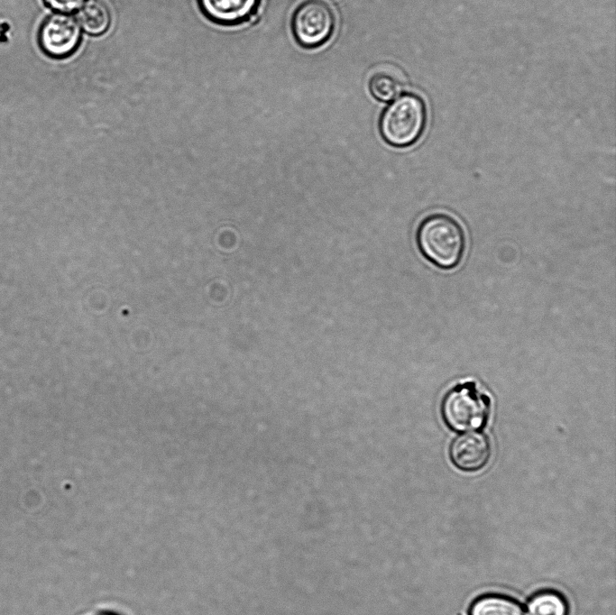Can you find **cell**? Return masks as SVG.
<instances>
[{"label":"cell","instance_id":"obj_6","mask_svg":"<svg viewBox=\"0 0 616 615\" xmlns=\"http://www.w3.org/2000/svg\"><path fill=\"white\" fill-rule=\"evenodd\" d=\"M492 455L489 438L480 432H469L455 437L449 446V458L459 470L473 473L483 469Z\"/></svg>","mask_w":616,"mask_h":615},{"label":"cell","instance_id":"obj_5","mask_svg":"<svg viewBox=\"0 0 616 615\" xmlns=\"http://www.w3.org/2000/svg\"><path fill=\"white\" fill-rule=\"evenodd\" d=\"M83 34L75 14L53 12L41 24L39 45L48 57L64 60L78 51Z\"/></svg>","mask_w":616,"mask_h":615},{"label":"cell","instance_id":"obj_4","mask_svg":"<svg viewBox=\"0 0 616 615\" xmlns=\"http://www.w3.org/2000/svg\"><path fill=\"white\" fill-rule=\"evenodd\" d=\"M336 25L335 14L322 0H306L293 12L291 31L303 48L321 46L331 37Z\"/></svg>","mask_w":616,"mask_h":615},{"label":"cell","instance_id":"obj_9","mask_svg":"<svg viewBox=\"0 0 616 615\" xmlns=\"http://www.w3.org/2000/svg\"><path fill=\"white\" fill-rule=\"evenodd\" d=\"M469 615H526V612L515 599L491 593L478 597L472 603Z\"/></svg>","mask_w":616,"mask_h":615},{"label":"cell","instance_id":"obj_13","mask_svg":"<svg viewBox=\"0 0 616 615\" xmlns=\"http://www.w3.org/2000/svg\"><path fill=\"white\" fill-rule=\"evenodd\" d=\"M97 615H116V614L111 613V612H103V613H100V614H97Z\"/></svg>","mask_w":616,"mask_h":615},{"label":"cell","instance_id":"obj_12","mask_svg":"<svg viewBox=\"0 0 616 615\" xmlns=\"http://www.w3.org/2000/svg\"><path fill=\"white\" fill-rule=\"evenodd\" d=\"M53 12L75 14L86 0H43Z\"/></svg>","mask_w":616,"mask_h":615},{"label":"cell","instance_id":"obj_10","mask_svg":"<svg viewBox=\"0 0 616 615\" xmlns=\"http://www.w3.org/2000/svg\"><path fill=\"white\" fill-rule=\"evenodd\" d=\"M529 615H568L569 607L565 598L554 590L536 592L528 601Z\"/></svg>","mask_w":616,"mask_h":615},{"label":"cell","instance_id":"obj_8","mask_svg":"<svg viewBox=\"0 0 616 615\" xmlns=\"http://www.w3.org/2000/svg\"><path fill=\"white\" fill-rule=\"evenodd\" d=\"M79 26L90 37L105 35L112 24V14L103 0H86L75 13Z\"/></svg>","mask_w":616,"mask_h":615},{"label":"cell","instance_id":"obj_11","mask_svg":"<svg viewBox=\"0 0 616 615\" xmlns=\"http://www.w3.org/2000/svg\"><path fill=\"white\" fill-rule=\"evenodd\" d=\"M401 84L397 78L384 72H376L369 79L371 95L381 102H391L400 95Z\"/></svg>","mask_w":616,"mask_h":615},{"label":"cell","instance_id":"obj_7","mask_svg":"<svg viewBox=\"0 0 616 615\" xmlns=\"http://www.w3.org/2000/svg\"><path fill=\"white\" fill-rule=\"evenodd\" d=\"M202 15L219 26H236L256 13L260 0H196Z\"/></svg>","mask_w":616,"mask_h":615},{"label":"cell","instance_id":"obj_2","mask_svg":"<svg viewBox=\"0 0 616 615\" xmlns=\"http://www.w3.org/2000/svg\"><path fill=\"white\" fill-rule=\"evenodd\" d=\"M427 124L423 100L412 93L398 96L382 111L379 130L383 140L397 148L409 147L418 141Z\"/></svg>","mask_w":616,"mask_h":615},{"label":"cell","instance_id":"obj_3","mask_svg":"<svg viewBox=\"0 0 616 615\" xmlns=\"http://www.w3.org/2000/svg\"><path fill=\"white\" fill-rule=\"evenodd\" d=\"M441 416L446 427L455 432L483 428L491 410L490 397L475 382L459 383L450 389L441 402Z\"/></svg>","mask_w":616,"mask_h":615},{"label":"cell","instance_id":"obj_1","mask_svg":"<svg viewBox=\"0 0 616 615\" xmlns=\"http://www.w3.org/2000/svg\"><path fill=\"white\" fill-rule=\"evenodd\" d=\"M416 243L421 255L433 266L450 271L463 260L466 238L463 226L454 216L437 212L419 222Z\"/></svg>","mask_w":616,"mask_h":615}]
</instances>
